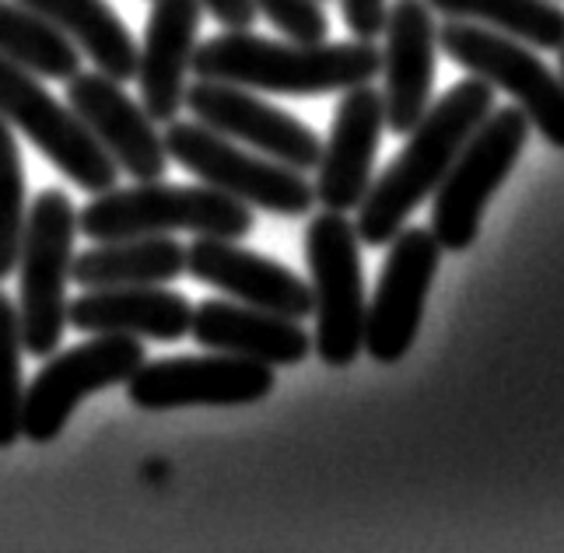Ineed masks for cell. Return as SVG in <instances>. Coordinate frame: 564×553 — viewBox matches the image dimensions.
<instances>
[{
  "label": "cell",
  "instance_id": "cell-1",
  "mask_svg": "<svg viewBox=\"0 0 564 553\" xmlns=\"http://www.w3.org/2000/svg\"><path fill=\"white\" fill-rule=\"evenodd\" d=\"M495 109V88L480 77H466L445 91L438 102L424 109L417 127L406 133L411 141L393 158L379 180L368 186L358 204V239L361 246H389V239L406 225L449 172L470 133L488 120Z\"/></svg>",
  "mask_w": 564,
  "mask_h": 553
},
{
  "label": "cell",
  "instance_id": "cell-2",
  "mask_svg": "<svg viewBox=\"0 0 564 553\" xmlns=\"http://www.w3.org/2000/svg\"><path fill=\"white\" fill-rule=\"evenodd\" d=\"M382 53L372 39L355 43H274L252 29H225L193 50V77L270 95H334L379 77Z\"/></svg>",
  "mask_w": 564,
  "mask_h": 553
},
{
  "label": "cell",
  "instance_id": "cell-3",
  "mask_svg": "<svg viewBox=\"0 0 564 553\" xmlns=\"http://www.w3.org/2000/svg\"><path fill=\"white\" fill-rule=\"evenodd\" d=\"M77 231L88 242L133 239V235H210V239H249L257 231L252 207L210 189L204 183L180 186L165 180L138 183L130 189L112 186L77 214Z\"/></svg>",
  "mask_w": 564,
  "mask_h": 553
},
{
  "label": "cell",
  "instance_id": "cell-4",
  "mask_svg": "<svg viewBox=\"0 0 564 553\" xmlns=\"http://www.w3.org/2000/svg\"><path fill=\"white\" fill-rule=\"evenodd\" d=\"M77 210L64 189L35 193L18 249V319L32 358L61 350L67 333V281L74 267Z\"/></svg>",
  "mask_w": 564,
  "mask_h": 553
},
{
  "label": "cell",
  "instance_id": "cell-5",
  "mask_svg": "<svg viewBox=\"0 0 564 553\" xmlns=\"http://www.w3.org/2000/svg\"><path fill=\"white\" fill-rule=\"evenodd\" d=\"M162 137L169 162L183 165L197 183L252 210H267L274 217H308L316 207V186L305 180V172L239 148V141L197 120H172Z\"/></svg>",
  "mask_w": 564,
  "mask_h": 553
},
{
  "label": "cell",
  "instance_id": "cell-6",
  "mask_svg": "<svg viewBox=\"0 0 564 553\" xmlns=\"http://www.w3.org/2000/svg\"><path fill=\"white\" fill-rule=\"evenodd\" d=\"M305 263L313 288L316 354L329 368H347L365 347V267L351 217L323 210L305 225Z\"/></svg>",
  "mask_w": 564,
  "mask_h": 553
},
{
  "label": "cell",
  "instance_id": "cell-7",
  "mask_svg": "<svg viewBox=\"0 0 564 553\" xmlns=\"http://www.w3.org/2000/svg\"><path fill=\"white\" fill-rule=\"evenodd\" d=\"M527 137L530 116L519 106L491 109L488 120L470 133V141L463 144L456 162L432 193V235L442 249L466 252L477 242L484 210H488L495 189L512 175Z\"/></svg>",
  "mask_w": 564,
  "mask_h": 553
},
{
  "label": "cell",
  "instance_id": "cell-8",
  "mask_svg": "<svg viewBox=\"0 0 564 553\" xmlns=\"http://www.w3.org/2000/svg\"><path fill=\"white\" fill-rule=\"evenodd\" d=\"M0 116L11 130L46 154V162L88 193H106L120 183V165L102 151L91 130L67 102H61L43 77L0 56Z\"/></svg>",
  "mask_w": 564,
  "mask_h": 553
},
{
  "label": "cell",
  "instance_id": "cell-9",
  "mask_svg": "<svg viewBox=\"0 0 564 553\" xmlns=\"http://www.w3.org/2000/svg\"><path fill=\"white\" fill-rule=\"evenodd\" d=\"M148 361L141 337L91 333V340L61 350L39 368L22 400V438L50 445L64 434L74 410L95 392L123 386Z\"/></svg>",
  "mask_w": 564,
  "mask_h": 553
},
{
  "label": "cell",
  "instance_id": "cell-10",
  "mask_svg": "<svg viewBox=\"0 0 564 553\" xmlns=\"http://www.w3.org/2000/svg\"><path fill=\"white\" fill-rule=\"evenodd\" d=\"M438 50L491 88L509 91L543 141L564 151V85L527 43L477 22L445 18V25H438Z\"/></svg>",
  "mask_w": 564,
  "mask_h": 553
},
{
  "label": "cell",
  "instance_id": "cell-11",
  "mask_svg": "<svg viewBox=\"0 0 564 553\" xmlns=\"http://www.w3.org/2000/svg\"><path fill=\"white\" fill-rule=\"evenodd\" d=\"M442 263V246L432 228H400L389 239L372 302L365 305V347L379 365H397L414 347L424 323V305Z\"/></svg>",
  "mask_w": 564,
  "mask_h": 553
},
{
  "label": "cell",
  "instance_id": "cell-12",
  "mask_svg": "<svg viewBox=\"0 0 564 553\" xmlns=\"http://www.w3.org/2000/svg\"><path fill=\"white\" fill-rule=\"evenodd\" d=\"M127 400L148 410L183 406H249L267 400L278 386V375L263 361L236 358V354H207V358H159L144 361L123 382Z\"/></svg>",
  "mask_w": 564,
  "mask_h": 553
},
{
  "label": "cell",
  "instance_id": "cell-13",
  "mask_svg": "<svg viewBox=\"0 0 564 553\" xmlns=\"http://www.w3.org/2000/svg\"><path fill=\"white\" fill-rule=\"evenodd\" d=\"M183 106H189L197 123L231 137V141L246 144L263 158H274L288 169L313 172L319 162V133L295 120L291 112L263 102L260 95H252V88L197 77L193 85H186Z\"/></svg>",
  "mask_w": 564,
  "mask_h": 553
},
{
  "label": "cell",
  "instance_id": "cell-14",
  "mask_svg": "<svg viewBox=\"0 0 564 553\" xmlns=\"http://www.w3.org/2000/svg\"><path fill=\"white\" fill-rule=\"evenodd\" d=\"M67 106L82 116L95 141L133 183L165 180V137L159 133V123L151 120L148 109L138 98H130L120 82L99 71H77L67 77Z\"/></svg>",
  "mask_w": 564,
  "mask_h": 553
},
{
  "label": "cell",
  "instance_id": "cell-15",
  "mask_svg": "<svg viewBox=\"0 0 564 553\" xmlns=\"http://www.w3.org/2000/svg\"><path fill=\"white\" fill-rule=\"evenodd\" d=\"M386 133V106L382 91L368 85L347 88L329 123L316 162V204L323 210H358L361 196L372 186L376 151Z\"/></svg>",
  "mask_w": 564,
  "mask_h": 553
},
{
  "label": "cell",
  "instance_id": "cell-16",
  "mask_svg": "<svg viewBox=\"0 0 564 553\" xmlns=\"http://www.w3.org/2000/svg\"><path fill=\"white\" fill-rule=\"evenodd\" d=\"M186 276L218 288L225 299L278 312L288 319L305 323L313 315V288L305 284V276L239 246L236 239L197 235V242L186 246Z\"/></svg>",
  "mask_w": 564,
  "mask_h": 553
},
{
  "label": "cell",
  "instance_id": "cell-17",
  "mask_svg": "<svg viewBox=\"0 0 564 553\" xmlns=\"http://www.w3.org/2000/svg\"><path fill=\"white\" fill-rule=\"evenodd\" d=\"M386 46L379 74L386 77L382 106L386 130L411 133L424 109L432 106L435 85V53H438V22L424 0H397L386 11Z\"/></svg>",
  "mask_w": 564,
  "mask_h": 553
},
{
  "label": "cell",
  "instance_id": "cell-18",
  "mask_svg": "<svg viewBox=\"0 0 564 553\" xmlns=\"http://www.w3.org/2000/svg\"><path fill=\"white\" fill-rule=\"evenodd\" d=\"M200 14V0H154L151 4L133 82L141 85V106L154 123H172L186 102Z\"/></svg>",
  "mask_w": 564,
  "mask_h": 553
},
{
  "label": "cell",
  "instance_id": "cell-19",
  "mask_svg": "<svg viewBox=\"0 0 564 553\" xmlns=\"http://www.w3.org/2000/svg\"><path fill=\"white\" fill-rule=\"evenodd\" d=\"M189 333L204 350L236 354V358L263 361L270 368L302 365L308 358V350H313V340H308V333L302 329L299 319H288V315L267 312L257 305H242L236 299L200 302L193 308Z\"/></svg>",
  "mask_w": 564,
  "mask_h": 553
},
{
  "label": "cell",
  "instance_id": "cell-20",
  "mask_svg": "<svg viewBox=\"0 0 564 553\" xmlns=\"http://www.w3.org/2000/svg\"><path fill=\"white\" fill-rule=\"evenodd\" d=\"M189 299L165 284L91 288L77 302H67V326L82 333H127L141 340L176 344L189 337Z\"/></svg>",
  "mask_w": 564,
  "mask_h": 553
},
{
  "label": "cell",
  "instance_id": "cell-21",
  "mask_svg": "<svg viewBox=\"0 0 564 553\" xmlns=\"http://www.w3.org/2000/svg\"><path fill=\"white\" fill-rule=\"evenodd\" d=\"M186 276V246L169 235H133V239L95 242L74 252L70 281L91 288H133V284H172Z\"/></svg>",
  "mask_w": 564,
  "mask_h": 553
},
{
  "label": "cell",
  "instance_id": "cell-22",
  "mask_svg": "<svg viewBox=\"0 0 564 553\" xmlns=\"http://www.w3.org/2000/svg\"><path fill=\"white\" fill-rule=\"evenodd\" d=\"M18 4L61 29L99 74L120 85L138 77V43L106 0H18Z\"/></svg>",
  "mask_w": 564,
  "mask_h": 553
},
{
  "label": "cell",
  "instance_id": "cell-23",
  "mask_svg": "<svg viewBox=\"0 0 564 553\" xmlns=\"http://www.w3.org/2000/svg\"><path fill=\"white\" fill-rule=\"evenodd\" d=\"M442 18L477 22L527 43L530 50L564 46V8L554 0H424Z\"/></svg>",
  "mask_w": 564,
  "mask_h": 553
},
{
  "label": "cell",
  "instance_id": "cell-24",
  "mask_svg": "<svg viewBox=\"0 0 564 553\" xmlns=\"http://www.w3.org/2000/svg\"><path fill=\"white\" fill-rule=\"evenodd\" d=\"M0 56L53 82H67L82 71V50L43 14L22 8L18 0L14 4L0 0Z\"/></svg>",
  "mask_w": 564,
  "mask_h": 553
},
{
  "label": "cell",
  "instance_id": "cell-25",
  "mask_svg": "<svg viewBox=\"0 0 564 553\" xmlns=\"http://www.w3.org/2000/svg\"><path fill=\"white\" fill-rule=\"evenodd\" d=\"M25 162L14 130L0 116V281H8L18 263L25 231Z\"/></svg>",
  "mask_w": 564,
  "mask_h": 553
},
{
  "label": "cell",
  "instance_id": "cell-26",
  "mask_svg": "<svg viewBox=\"0 0 564 553\" xmlns=\"http://www.w3.org/2000/svg\"><path fill=\"white\" fill-rule=\"evenodd\" d=\"M22 319H18V305L0 291V448H11L22 438Z\"/></svg>",
  "mask_w": 564,
  "mask_h": 553
},
{
  "label": "cell",
  "instance_id": "cell-27",
  "mask_svg": "<svg viewBox=\"0 0 564 553\" xmlns=\"http://www.w3.org/2000/svg\"><path fill=\"white\" fill-rule=\"evenodd\" d=\"M257 11L291 43H323L329 22L319 0H252Z\"/></svg>",
  "mask_w": 564,
  "mask_h": 553
},
{
  "label": "cell",
  "instance_id": "cell-28",
  "mask_svg": "<svg viewBox=\"0 0 564 553\" xmlns=\"http://www.w3.org/2000/svg\"><path fill=\"white\" fill-rule=\"evenodd\" d=\"M344 22L355 39H379L386 29V0H340Z\"/></svg>",
  "mask_w": 564,
  "mask_h": 553
},
{
  "label": "cell",
  "instance_id": "cell-29",
  "mask_svg": "<svg viewBox=\"0 0 564 553\" xmlns=\"http://www.w3.org/2000/svg\"><path fill=\"white\" fill-rule=\"evenodd\" d=\"M200 8L218 22L221 29H252L257 25V4L252 0H200Z\"/></svg>",
  "mask_w": 564,
  "mask_h": 553
},
{
  "label": "cell",
  "instance_id": "cell-30",
  "mask_svg": "<svg viewBox=\"0 0 564 553\" xmlns=\"http://www.w3.org/2000/svg\"><path fill=\"white\" fill-rule=\"evenodd\" d=\"M557 53H561V74H557V77H561V85H564V46H561Z\"/></svg>",
  "mask_w": 564,
  "mask_h": 553
}]
</instances>
